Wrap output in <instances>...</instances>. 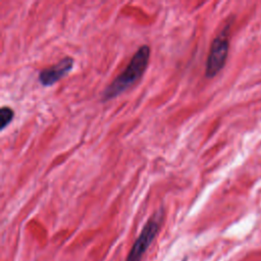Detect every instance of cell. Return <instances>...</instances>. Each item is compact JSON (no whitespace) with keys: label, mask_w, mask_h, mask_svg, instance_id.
I'll use <instances>...</instances> for the list:
<instances>
[{"label":"cell","mask_w":261,"mask_h":261,"mask_svg":"<svg viewBox=\"0 0 261 261\" xmlns=\"http://www.w3.org/2000/svg\"><path fill=\"white\" fill-rule=\"evenodd\" d=\"M73 59L69 56H66L62 58L58 63L46 67L39 73V82L45 86L49 87L57 83L59 80H61L63 76H65L73 67Z\"/></svg>","instance_id":"277c9868"},{"label":"cell","mask_w":261,"mask_h":261,"mask_svg":"<svg viewBox=\"0 0 261 261\" xmlns=\"http://www.w3.org/2000/svg\"><path fill=\"white\" fill-rule=\"evenodd\" d=\"M14 112L8 106H2L0 108V129L3 130L13 119Z\"/></svg>","instance_id":"5b68a950"},{"label":"cell","mask_w":261,"mask_h":261,"mask_svg":"<svg viewBox=\"0 0 261 261\" xmlns=\"http://www.w3.org/2000/svg\"><path fill=\"white\" fill-rule=\"evenodd\" d=\"M228 53L227 32L223 31L212 42L206 61L205 74L207 77L215 76L224 66Z\"/></svg>","instance_id":"3957f363"},{"label":"cell","mask_w":261,"mask_h":261,"mask_svg":"<svg viewBox=\"0 0 261 261\" xmlns=\"http://www.w3.org/2000/svg\"><path fill=\"white\" fill-rule=\"evenodd\" d=\"M150 59V48L147 45L141 46L133 55L124 70L117 75L112 83L103 91L102 100L108 101L115 98L130 86H133L145 72Z\"/></svg>","instance_id":"6da1fadb"},{"label":"cell","mask_w":261,"mask_h":261,"mask_svg":"<svg viewBox=\"0 0 261 261\" xmlns=\"http://www.w3.org/2000/svg\"><path fill=\"white\" fill-rule=\"evenodd\" d=\"M163 220V210L160 209L153 213L145 226L143 227L139 238L130 248L125 261H141L145 252L150 247L155 237L159 232Z\"/></svg>","instance_id":"7a4b0ae2"}]
</instances>
